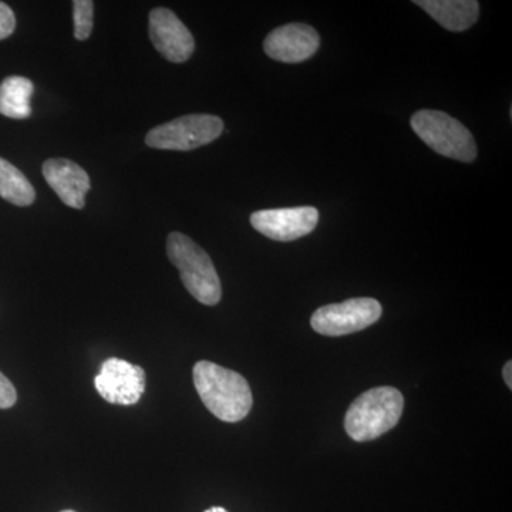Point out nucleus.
<instances>
[{"mask_svg":"<svg viewBox=\"0 0 512 512\" xmlns=\"http://www.w3.org/2000/svg\"><path fill=\"white\" fill-rule=\"evenodd\" d=\"M192 376L202 403L217 419L237 423L251 412L254 399L244 376L208 360L198 362Z\"/></svg>","mask_w":512,"mask_h":512,"instance_id":"obj_1","label":"nucleus"},{"mask_svg":"<svg viewBox=\"0 0 512 512\" xmlns=\"http://www.w3.org/2000/svg\"><path fill=\"white\" fill-rule=\"evenodd\" d=\"M404 397L394 387L383 386L367 390L349 407L345 430L350 439L372 441L396 427L402 417Z\"/></svg>","mask_w":512,"mask_h":512,"instance_id":"obj_2","label":"nucleus"},{"mask_svg":"<svg viewBox=\"0 0 512 512\" xmlns=\"http://www.w3.org/2000/svg\"><path fill=\"white\" fill-rule=\"evenodd\" d=\"M167 255L178 269L181 282L202 305L215 306L222 298L220 276L210 255L181 232H171L167 238Z\"/></svg>","mask_w":512,"mask_h":512,"instance_id":"obj_3","label":"nucleus"},{"mask_svg":"<svg viewBox=\"0 0 512 512\" xmlns=\"http://www.w3.org/2000/svg\"><path fill=\"white\" fill-rule=\"evenodd\" d=\"M410 124L414 133L440 156L453 158L461 163L476 161L477 144L473 134L464 124L444 111H417Z\"/></svg>","mask_w":512,"mask_h":512,"instance_id":"obj_4","label":"nucleus"},{"mask_svg":"<svg viewBox=\"0 0 512 512\" xmlns=\"http://www.w3.org/2000/svg\"><path fill=\"white\" fill-rule=\"evenodd\" d=\"M224 131L220 117L212 114H188L148 131L146 144L157 150L190 151L207 146Z\"/></svg>","mask_w":512,"mask_h":512,"instance_id":"obj_5","label":"nucleus"},{"mask_svg":"<svg viewBox=\"0 0 512 512\" xmlns=\"http://www.w3.org/2000/svg\"><path fill=\"white\" fill-rule=\"evenodd\" d=\"M382 312V305L376 299L353 298L322 306L313 312L311 325L320 335L338 338L369 328L380 319Z\"/></svg>","mask_w":512,"mask_h":512,"instance_id":"obj_6","label":"nucleus"},{"mask_svg":"<svg viewBox=\"0 0 512 512\" xmlns=\"http://www.w3.org/2000/svg\"><path fill=\"white\" fill-rule=\"evenodd\" d=\"M94 386L106 402L133 406L140 402L146 390V372L143 367L131 365L127 360L110 357L101 365Z\"/></svg>","mask_w":512,"mask_h":512,"instance_id":"obj_7","label":"nucleus"},{"mask_svg":"<svg viewBox=\"0 0 512 512\" xmlns=\"http://www.w3.org/2000/svg\"><path fill=\"white\" fill-rule=\"evenodd\" d=\"M318 222L319 211L313 207L262 210L251 215V225L259 234L279 242L306 237L316 228Z\"/></svg>","mask_w":512,"mask_h":512,"instance_id":"obj_8","label":"nucleus"},{"mask_svg":"<svg viewBox=\"0 0 512 512\" xmlns=\"http://www.w3.org/2000/svg\"><path fill=\"white\" fill-rule=\"evenodd\" d=\"M148 23L151 42L168 62L184 63L190 59L195 49L194 36L173 10H151Z\"/></svg>","mask_w":512,"mask_h":512,"instance_id":"obj_9","label":"nucleus"},{"mask_svg":"<svg viewBox=\"0 0 512 512\" xmlns=\"http://www.w3.org/2000/svg\"><path fill=\"white\" fill-rule=\"evenodd\" d=\"M320 36L312 26L305 23H289L276 28L266 36V56L282 63H302L316 55Z\"/></svg>","mask_w":512,"mask_h":512,"instance_id":"obj_10","label":"nucleus"},{"mask_svg":"<svg viewBox=\"0 0 512 512\" xmlns=\"http://www.w3.org/2000/svg\"><path fill=\"white\" fill-rule=\"evenodd\" d=\"M43 177L67 207L84 208L90 177L79 164L67 158H50L43 164Z\"/></svg>","mask_w":512,"mask_h":512,"instance_id":"obj_11","label":"nucleus"},{"mask_svg":"<svg viewBox=\"0 0 512 512\" xmlns=\"http://www.w3.org/2000/svg\"><path fill=\"white\" fill-rule=\"evenodd\" d=\"M417 6L450 32H466L480 16L477 0H417Z\"/></svg>","mask_w":512,"mask_h":512,"instance_id":"obj_12","label":"nucleus"},{"mask_svg":"<svg viewBox=\"0 0 512 512\" xmlns=\"http://www.w3.org/2000/svg\"><path fill=\"white\" fill-rule=\"evenodd\" d=\"M35 86L22 76L6 77L0 83V114L13 120H25L32 114L30 99Z\"/></svg>","mask_w":512,"mask_h":512,"instance_id":"obj_13","label":"nucleus"},{"mask_svg":"<svg viewBox=\"0 0 512 512\" xmlns=\"http://www.w3.org/2000/svg\"><path fill=\"white\" fill-rule=\"evenodd\" d=\"M0 197L18 207H28L36 198V191L25 174L0 157Z\"/></svg>","mask_w":512,"mask_h":512,"instance_id":"obj_14","label":"nucleus"},{"mask_svg":"<svg viewBox=\"0 0 512 512\" xmlns=\"http://www.w3.org/2000/svg\"><path fill=\"white\" fill-rule=\"evenodd\" d=\"M93 15L94 3L92 0H74V37L77 40H87L92 35Z\"/></svg>","mask_w":512,"mask_h":512,"instance_id":"obj_15","label":"nucleus"},{"mask_svg":"<svg viewBox=\"0 0 512 512\" xmlns=\"http://www.w3.org/2000/svg\"><path fill=\"white\" fill-rule=\"evenodd\" d=\"M18 400L15 386L0 372V409H10Z\"/></svg>","mask_w":512,"mask_h":512,"instance_id":"obj_16","label":"nucleus"},{"mask_svg":"<svg viewBox=\"0 0 512 512\" xmlns=\"http://www.w3.org/2000/svg\"><path fill=\"white\" fill-rule=\"evenodd\" d=\"M16 18L13 10L6 3L0 2V40L15 32Z\"/></svg>","mask_w":512,"mask_h":512,"instance_id":"obj_17","label":"nucleus"},{"mask_svg":"<svg viewBox=\"0 0 512 512\" xmlns=\"http://www.w3.org/2000/svg\"><path fill=\"white\" fill-rule=\"evenodd\" d=\"M512 362L505 363L504 370H503V376L505 383H507L508 389H512Z\"/></svg>","mask_w":512,"mask_h":512,"instance_id":"obj_18","label":"nucleus"},{"mask_svg":"<svg viewBox=\"0 0 512 512\" xmlns=\"http://www.w3.org/2000/svg\"><path fill=\"white\" fill-rule=\"evenodd\" d=\"M204 512H228V511L222 507H212V508H208V510L204 511Z\"/></svg>","mask_w":512,"mask_h":512,"instance_id":"obj_19","label":"nucleus"},{"mask_svg":"<svg viewBox=\"0 0 512 512\" xmlns=\"http://www.w3.org/2000/svg\"><path fill=\"white\" fill-rule=\"evenodd\" d=\"M60 512H76V511H73V510H64V511H60Z\"/></svg>","mask_w":512,"mask_h":512,"instance_id":"obj_20","label":"nucleus"}]
</instances>
